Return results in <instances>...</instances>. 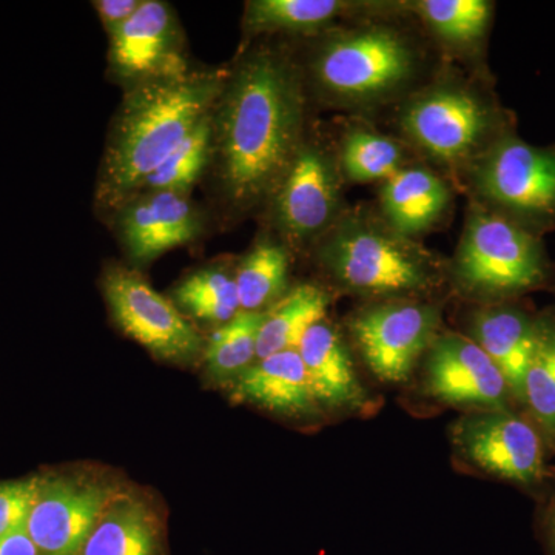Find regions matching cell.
Returning a JSON list of instances; mask_svg holds the SVG:
<instances>
[{
    "instance_id": "cell-1",
    "label": "cell",
    "mask_w": 555,
    "mask_h": 555,
    "mask_svg": "<svg viewBox=\"0 0 555 555\" xmlns=\"http://www.w3.org/2000/svg\"><path fill=\"white\" fill-rule=\"evenodd\" d=\"M301 73L276 50L251 51L233 69L214 109L222 195L235 211L272 199L302 144Z\"/></svg>"
},
{
    "instance_id": "cell-2",
    "label": "cell",
    "mask_w": 555,
    "mask_h": 555,
    "mask_svg": "<svg viewBox=\"0 0 555 555\" xmlns=\"http://www.w3.org/2000/svg\"><path fill=\"white\" fill-rule=\"evenodd\" d=\"M225 69H184L131 86L113 119L96 185L100 208L118 211L171 152L210 116Z\"/></svg>"
},
{
    "instance_id": "cell-3",
    "label": "cell",
    "mask_w": 555,
    "mask_h": 555,
    "mask_svg": "<svg viewBox=\"0 0 555 555\" xmlns=\"http://www.w3.org/2000/svg\"><path fill=\"white\" fill-rule=\"evenodd\" d=\"M320 257L334 283L358 297L422 301L447 280L433 251L358 215L339 222Z\"/></svg>"
},
{
    "instance_id": "cell-4",
    "label": "cell",
    "mask_w": 555,
    "mask_h": 555,
    "mask_svg": "<svg viewBox=\"0 0 555 555\" xmlns=\"http://www.w3.org/2000/svg\"><path fill=\"white\" fill-rule=\"evenodd\" d=\"M452 278L465 297L480 306L495 305L553 291L555 266L540 236L481 204L467 218Z\"/></svg>"
},
{
    "instance_id": "cell-5",
    "label": "cell",
    "mask_w": 555,
    "mask_h": 555,
    "mask_svg": "<svg viewBox=\"0 0 555 555\" xmlns=\"http://www.w3.org/2000/svg\"><path fill=\"white\" fill-rule=\"evenodd\" d=\"M451 443L462 462L542 502L555 480L550 448L521 409L466 412L452 423Z\"/></svg>"
},
{
    "instance_id": "cell-6",
    "label": "cell",
    "mask_w": 555,
    "mask_h": 555,
    "mask_svg": "<svg viewBox=\"0 0 555 555\" xmlns=\"http://www.w3.org/2000/svg\"><path fill=\"white\" fill-rule=\"evenodd\" d=\"M476 188L485 207L542 238L555 229V144L505 134L478 156Z\"/></svg>"
},
{
    "instance_id": "cell-7",
    "label": "cell",
    "mask_w": 555,
    "mask_h": 555,
    "mask_svg": "<svg viewBox=\"0 0 555 555\" xmlns=\"http://www.w3.org/2000/svg\"><path fill=\"white\" fill-rule=\"evenodd\" d=\"M415 67L408 40L382 25L357 28L327 39L312 61L324 93L346 102H372L400 89Z\"/></svg>"
},
{
    "instance_id": "cell-8",
    "label": "cell",
    "mask_w": 555,
    "mask_h": 555,
    "mask_svg": "<svg viewBox=\"0 0 555 555\" xmlns=\"http://www.w3.org/2000/svg\"><path fill=\"white\" fill-rule=\"evenodd\" d=\"M401 124L420 147L448 164L481 155L514 131L511 118L495 105L469 91L447 87L412 101Z\"/></svg>"
},
{
    "instance_id": "cell-9",
    "label": "cell",
    "mask_w": 555,
    "mask_h": 555,
    "mask_svg": "<svg viewBox=\"0 0 555 555\" xmlns=\"http://www.w3.org/2000/svg\"><path fill=\"white\" fill-rule=\"evenodd\" d=\"M349 328L369 371L386 385H401L440 334V310L420 299H390L361 309Z\"/></svg>"
},
{
    "instance_id": "cell-10",
    "label": "cell",
    "mask_w": 555,
    "mask_h": 555,
    "mask_svg": "<svg viewBox=\"0 0 555 555\" xmlns=\"http://www.w3.org/2000/svg\"><path fill=\"white\" fill-rule=\"evenodd\" d=\"M102 288L118 326L153 356L185 363L203 352L195 326L133 269L109 266Z\"/></svg>"
},
{
    "instance_id": "cell-11",
    "label": "cell",
    "mask_w": 555,
    "mask_h": 555,
    "mask_svg": "<svg viewBox=\"0 0 555 555\" xmlns=\"http://www.w3.org/2000/svg\"><path fill=\"white\" fill-rule=\"evenodd\" d=\"M423 385L438 403L465 412L518 408L491 358L473 339L454 332L438 334L427 350Z\"/></svg>"
},
{
    "instance_id": "cell-12",
    "label": "cell",
    "mask_w": 555,
    "mask_h": 555,
    "mask_svg": "<svg viewBox=\"0 0 555 555\" xmlns=\"http://www.w3.org/2000/svg\"><path fill=\"white\" fill-rule=\"evenodd\" d=\"M115 489L93 480H42L27 532L42 555H82L98 518Z\"/></svg>"
},
{
    "instance_id": "cell-13",
    "label": "cell",
    "mask_w": 555,
    "mask_h": 555,
    "mask_svg": "<svg viewBox=\"0 0 555 555\" xmlns=\"http://www.w3.org/2000/svg\"><path fill=\"white\" fill-rule=\"evenodd\" d=\"M272 199L278 228L291 243L321 235L331 228L339 207L334 160L323 149L305 142Z\"/></svg>"
},
{
    "instance_id": "cell-14",
    "label": "cell",
    "mask_w": 555,
    "mask_h": 555,
    "mask_svg": "<svg viewBox=\"0 0 555 555\" xmlns=\"http://www.w3.org/2000/svg\"><path fill=\"white\" fill-rule=\"evenodd\" d=\"M108 38L113 75L130 87L189 68L177 17L160 0H142L137 13Z\"/></svg>"
},
{
    "instance_id": "cell-15",
    "label": "cell",
    "mask_w": 555,
    "mask_h": 555,
    "mask_svg": "<svg viewBox=\"0 0 555 555\" xmlns=\"http://www.w3.org/2000/svg\"><path fill=\"white\" fill-rule=\"evenodd\" d=\"M116 214L120 240L138 262L153 261L201 232V217L189 193L141 192Z\"/></svg>"
},
{
    "instance_id": "cell-16",
    "label": "cell",
    "mask_w": 555,
    "mask_h": 555,
    "mask_svg": "<svg viewBox=\"0 0 555 555\" xmlns=\"http://www.w3.org/2000/svg\"><path fill=\"white\" fill-rule=\"evenodd\" d=\"M310 389L321 412L356 415L369 406V396L356 363L337 328L326 320L309 328L298 346Z\"/></svg>"
},
{
    "instance_id": "cell-17",
    "label": "cell",
    "mask_w": 555,
    "mask_h": 555,
    "mask_svg": "<svg viewBox=\"0 0 555 555\" xmlns=\"http://www.w3.org/2000/svg\"><path fill=\"white\" fill-rule=\"evenodd\" d=\"M535 318V310L525 305L524 299L481 305L470 315L466 335L502 372L518 408L534 346Z\"/></svg>"
},
{
    "instance_id": "cell-18",
    "label": "cell",
    "mask_w": 555,
    "mask_h": 555,
    "mask_svg": "<svg viewBox=\"0 0 555 555\" xmlns=\"http://www.w3.org/2000/svg\"><path fill=\"white\" fill-rule=\"evenodd\" d=\"M232 390L238 400L287 418L321 414L298 349L258 358L235 378Z\"/></svg>"
},
{
    "instance_id": "cell-19",
    "label": "cell",
    "mask_w": 555,
    "mask_h": 555,
    "mask_svg": "<svg viewBox=\"0 0 555 555\" xmlns=\"http://www.w3.org/2000/svg\"><path fill=\"white\" fill-rule=\"evenodd\" d=\"M448 204L449 190L444 182L422 167L401 169L382 190L387 225L408 238L433 228Z\"/></svg>"
},
{
    "instance_id": "cell-20",
    "label": "cell",
    "mask_w": 555,
    "mask_h": 555,
    "mask_svg": "<svg viewBox=\"0 0 555 555\" xmlns=\"http://www.w3.org/2000/svg\"><path fill=\"white\" fill-rule=\"evenodd\" d=\"M158 524L147 503L115 492L87 539L82 555H155Z\"/></svg>"
},
{
    "instance_id": "cell-21",
    "label": "cell",
    "mask_w": 555,
    "mask_h": 555,
    "mask_svg": "<svg viewBox=\"0 0 555 555\" xmlns=\"http://www.w3.org/2000/svg\"><path fill=\"white\" fill-rule=\"evenodd\" d=\"M520 408L555 456V306L537 312L534 346L526 369Z\"/></svg>"
},
{
    "instance_id": "cell-22",
    "label": "cell",
    "mask_w": 555,
    "mask_h": 555,
    "mask_svg": "<svg viewBox=\"0 0 555 555\" xmlns=\"http://www.w3.org/2000/svg\"><path fill=\"white\" fill-rule=\"evenodd\" d=\"M331 297L315 284H299L266 310L258 338V358L298 349L309 328L326 318Z\"/></svg>"
},
{
    "instance_id": "cell-23",
    "label": "cell",
    "mask_w": 555,
    "mask_h": 555,
    "mask_svg": "<svg viewBox=\"0 0 555 555\" xmlns=\"http://www.w3.org/2000/svg\"><path fill=\"white\" fill-rule=\"evenodd\" d=\"M341 0H251L244 13L247 33H310L352 10Z\"/></svg>"
},
{
    "instance_id": "cell-24",
    "label": "cell",
    "mask_w": 555,
    "mask_h": 555,
    "mask_svg": "<svg viewBox=\"0 0 555 555\" xmlns=\"http://www.w3.org/2000/svg\"><path fill=\"white\" fill-rule=\"evenodd\" d=\"M287 276L286 248L270 241L258 243L235 270L241 310L261 312L275 305L286 295Z\"/></svg>"
},
{
    "instance_id": "cell-25",
    "label": "cell",
    "mask_w": 555,
    "mask_h": 555,
    "mask_svg": "<svg viewBox=\"0 0 555 555\" xmlns=\"http://www.w3.org/2000/svg\"><path fill=\"white\" fill-rule=\"evenodd\" d=\"M266 310L241 312L208 339L204 358L211 377L228 379L240 377L257 361L258 338L264 323Z\"/></svg>"
},
{
    "instance_id": "cell-26",
    "label": "cell",
    "mask_w": 555,
    "mask_h": 555,
    "mask_svg": "<svg viewBox=\"0 0 555 555\" xmlns=\"http://www.w3.org/2000/svg\"><path fill=\"white\" fill-rule=\"evenodd\" d=\"M182 309L198 320L225 324L241 312L235 273L224 268L198 270L175 291Z\"/></svg>"
},
{
    "instance_id": "cell-27",
    "label": "cell",
    "mask_w": 555,
    "mask_h": 555,
    "mask_svg": "<svg viewBox=\"0 0 555 555\" xmlns=\"http://www.w3.org/2000/svg\"><path fill=\"white\" fill-rule=\"evenodd\" d=\"M211 118L214 113L201 120L199 126L170 153L169 158L150 175L141 192L169 190V192L189 193L196 179L201 177V171L206 167L208 155L211 153V145H214Z\"/></svg>"
},
{
    "instance_id": "cell-28",
    "label": "cell",
    "mask_w": 555,
    "mask_h": 555,
    "mask_svg": "<svg viewBox=\"0 0 555 555\" xmlns=\"http://www.w3.org/2000/svg\"><path fill=\"white\" fill-rule=\"evenodd\" d=\"M341 167L352 181H389L403 169V153L396 141L372 131H352L343 142Z\"/></svg>"
},
{
    "instance_id": "cell-29",
    "label": "cell",
    "mask_w": 555,
    "mask_h": 555,
    "mask_svg": "<svg viewBox=\"0 0 555 555\" xmlns=\"http://www.w3.org/2000/svg\"><path fill=\"white\" fill-rule=\"evenodd\" d=\"M414 9L438 36L455 43L483 38L494 11L486 0H423Z\"/></svg>"
},
{
    "instance_id": "cell-30",
    "label": "cell",
    "mask_w": 555,
    "mask_h": 555,
    "mask_svg": "<svg viewBox=\"0 0 555 555\" xmlns=\"http://www.w3.org/2000/svg\"><path fill=\"white\" fill-rule=\"evenodd\" d=\"M40 478L0 485V537L27 529Z\"/></svg>"
},
{
    "instance_id": "cell-31",
    "label": "cell",
    "mask_w": 555,
    "mask_h": 555,
    "mask_svg": "<svg viewBox=\"0 0 555 555\" xmlns=\"http://www.w3.org/2000/svg\"><path fill=\"white\" fill-rule=\"evenodd\" d=\"M141 3L142 0H98L93 7L109 36L137 13Z\"/></svg>"
},
{
    "instance_id": "cell-32",
    "label": "cell",
    "mask_w": 555,
    "mask_h": 555,
    "mask_svg": "<svg viewBox=\"0 0 555 555\" xmlns=\"http://www.w3.org/2000/svg\"><path fill=\"white\" fill-rule=\"evenodd\" d=\"M535 531L542 543L543 554L555 555V480L550 494L540 502Z\"/></svg>"
},
{
    "instance_id": "cell-33",
    "label": "cell",
    "mask_w": 555,
    "mask_h": 555,
    "mask_svg": "<svg viewBox=\"0 0 555 555\" xmlns=\"http://www.w3.org/2000/svg\"><path fill=\"white\" fill-rule=\"evenodd\" d=\"M0 555H42L27 529L0 537Z\"/></svg>"
},
{
    "instance_id": "cell-34",
    "label": "cell",
    "mask_w": 555,
    "mask_h": 555,
    "mask_svg": "<svg viewBox=\"0 0 555 555\" xmlns=\"http://www.w3.org/2000/svg\"><path fill=\"white\" fill-rule=\"evenodd\" d=\"M553 292H554V294H555V284H554V287H553Z\"/></svg>"
}]
</instances>
